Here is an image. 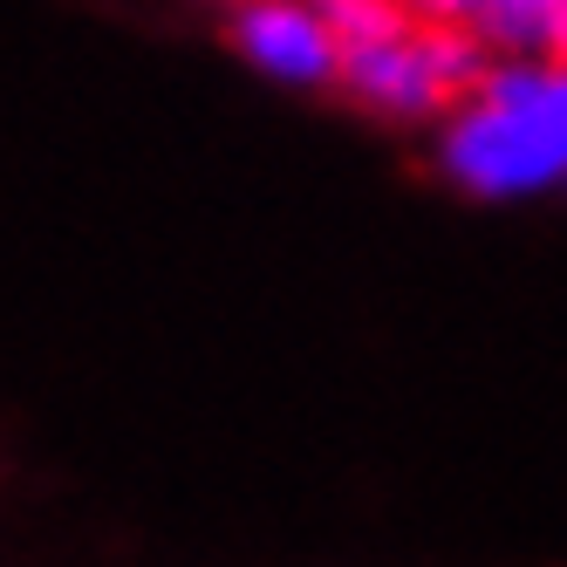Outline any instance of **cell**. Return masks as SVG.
<instances>
[{"mask_svg":"<svg viewBox=\"0 0 567 567\" xmlns=\"http://www.w3.org/2000/svg\"><path fill=\"white\" fill-rule=\"evenodd\" d=\"M437 165L472 198H540L567 185V62L506 55L437 124Z\"/></svg>","mask_w":567,"mask_h":567,"instance_id":"6da1fadb","label":"cell"},{"mask_svg":"<svg viewBox=\"0 0 567 567\" xmlns=\"http://www.w3.org/2000/svg\"><path fill=\"white\" fill-rule=\"evenodd\" d=\"M342 34V75L336 83L390 124H424L452 116L465 90L478 83V42L465 28L417 14L411 0H329Z\"/></svg>","mask_w":567,"mask_h":567,"instance_id":"7a4b0ae2","label":"cell"},{"mask_svg":"<svg viewBox=\"0 0 567 567\" xmlns=\"http://www.w3.org/2000/svg\"><path fill=\"white\" fill-rule=\"evenodd\" d=\"M233 49L280 90H321L342 75V34L329 0H239Z\"/></svg>","mask_w":567,"mask_h":567,"instance_id":"3957f363","label":"cell"},{"mask_svg":"<svg viewBox=\"0 0 567 567\" xmlns=\"http://www.w3.org/2000/svg\"><path fill=\"white\" fill-rule=\"evenodd\" d=\"M560 14H567V0H472V8H465V34L478 49L547 55Z\"/></svg>","mask_w":567,"mask_h":567,"instance_id":"277c9868","label":"cell"},{"mask_svg":"<svg viewBox=\"0 0 567 567\" xmlns=\"http://www.w3.org/2000/svg\"><path fill=\"white\" fill-rule=\"evenodd\" d=\"M417 14H437V21H452V28H465V8L472 0H411Z\"/></svg>","mask_w":567,"mask_h":567,"instance_id":"5b68a950","label":"cell"},{"mask_svg":"<svg viewBox=\"0 0 567 567\" xmlns=\"http://www.w3.org/2000/svg\"><path fill=\"white\" fill-rule=\"evenodd\" d=\"M547 55H554V62H567V14H560V28H554V42H547Z\"/></svg>","mask_w":567,"mask_h":567,"instance_id":"8992f818","label":"cell"},{"mask_svg":"<svg viewBox=\"0 0 567 567\" xmlns=\"http://www.w3.org/2000/svg\"><path fill=\"white\" fill-rule=\"evenodd\" d=\"M233 8H239V0H233Z\"/></svg>","mask_w":567,"mask_h":567,"instance_id":"52a82bcc","label":"cell"}]
</instances>
